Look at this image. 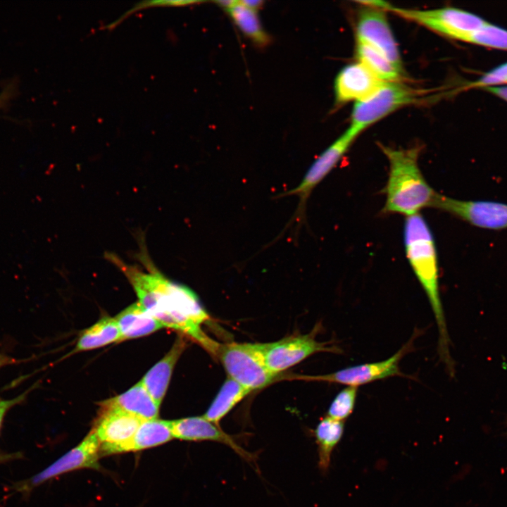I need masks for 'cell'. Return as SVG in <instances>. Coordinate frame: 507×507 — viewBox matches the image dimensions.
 Returning a JSON list of instances; mask_svg holds the SVG:
<instances>
[{"label": "cell", "mask_w": 507, "mask_h": 507, "mask_svg": "<svg viewBox=\"0 0 507 507\" xmlns=\"http://www.w3.org/2000/svg\"><path fill=\"white\" fill-rule=\"evenodd\" d=\"M107 257L127 277L138 302L163 327L187 334L211 351L215 341L208 337L201 328L209 317L190 289L168 279L146 254L142 258L144 269L123 261L114 254H108Z\"/></svg>", "instance_id": "cell-1"}, {"label": "cell", "mask_w": 507, "mask_h": 507, "mask_svg": "<svg viewBox=\"0 0 507 507\" xmlns=\"http://www.w3.org/2000/svg\"><path fill=\"white\" fill-rule=\"evenodd\" d=\"M403 242L410 265L421 284L432 309L439 331V351L442 360L452 371L449 337L439 292V270L432 232L420 213L407 216Z\"/></svg>", "instance_id": "cell-2"}, {"label": "cell", "mask_w": 507, "mask_h": 507, "mask_svg": "<svg viewBox=\"0 0 507 507\" xmlns=\"http://www.w3.org/2000/svg\"><path fill=\"white\" fill-rule=\"evenodd\" d=\"M379 146L389 164L383 212L407 217L419 213L424 208L432 207L437 193L420 169V148L393 149L382 144Z\"/></svg>", "instance_id": "cell-3"}, {"label": "cell", "mask_w": 507, "mask_h": 507, "mask_svg": "<svg viewBox=\"0 0 507 507\" xmlns=\"http://www.w3.org/2000/svg\"><path fill=\"white\" fill-rule=\"evenodd\" d=\"M211 353L219 359L228 377L252 392L268 386L278 377L265 365L261 343L215 342Z\"/></svg>", "instance_id": "cell-4"}, {"label": "cell", "mask_w": 507, "mask_h": 507, "mask_svg": "<svg viewBox=\"0 0 507 507\" xmlns=\"http://www.w3.org/2000/svg\"><path fill=\"white\" fill-rule=\"evenodd\" d=\"M427 91L414 89L401 82H384L365 99L356 102L347 129L358 137L365 128L398 108L422 101Z\"/></svg>", "instance_id": "cell-5"}, {"label": "cell", "mask_w": 507, "mask_h": 507, "mask_svg": "<svg viewBox=\"0 0 507 507\" xmlns=\"http://www.w3.org/2000/svg\"><path fill=\"white\" fill-rule=\"evenodd\" d=\"M388 10L440 35L463 42L487 23L475 14L451 7L423 11L390 6Z\"/></svg>", "instance_id": "cell-6"}, {"label": "cell", "mask_w": 507, "mask_h": 507, "mask_svg": "<svg viewBox=\"0 0 507 507\" xmlns=\"http://www.w3.org/2000/svg\"><path fill=\"white\" fill-rule=\"evenodd\" d=\"M316 331L307 334L292 335L275 342L261 344L268 369L279 375L281 372L319 352L339 353L341 349L315 339Z\"/></svg>", "instance_id": "cell-7"}, {"label": "cell", "mask_w": 507, "mask_h": 507, "mask_svg": "<svg viewBox=\"0 0 507 507\" xmlns=\"http://www.w3.org/2000/svg\"><path fill=\"white\" fill-rule=\"evenodd\" d=\"M413 339L404 344L390 358L374 363H368L347 367L332 373L318 375H298L292 377L308 381H320L337 383L347 387H357L389 377L401 375L399 363L411 349Z\"/></svg>", "instance_id": "cell-8"}, {"label": "cell", "mask_w": 507, "mask_h": 507, "mask_svg": "<svg viewBox=\"0 0 507 507\" xmlns=\"http://www.w3.org/2000/svg\"><path fill=\"white\" fill-rule=\"evenodd\" d=\"M356 137L346 130L315 160L296 187L280 194L281 196L295 195L299 197V206L294 216L295 221L300 223L302 220L312 191L336 166Z\"/></svg>", "instance_id": "cell-9"}, {"label": "cell", "mask_w": 507, "mask_h": 507, "mask_svg": "<svg viewBox=\"0 0 507 507\" xmlns=\"http://www.w3.org/2000/svg\"><path fill=\"white\" fill-rule=\"evenodd\" d=\"M432 207L449 213L485 229L507 228V204L486 201H464L437 194Z\"/></svg>", "instance_id": "cell-10"}, {"label": "cell", "mask_w": 507, "mask_h": 507, "mask_svg": "<svg viewBox=\"0 0 507 507\" xmlns=\"http://www.w3.org/2000/svg\"><path fill=\"white\" fill-rule=\"evenodd\" d=\"M356 40L372 46L402 70L397 44L384 10L363 6L357 18Z\"/></svg>", "instance_id": "cell-11"}, {"label": "cell", "mask_w": 507, "mask_h": 507, "mask_svg": "<svg viewBox=\"0 0 507 507\" xmlns=\"http://www.w3.org/2000/svg\"><path fill=\"white\" fill-rule=\"evenodd\" d=\"M142 421L121 410L102 407L92 430L100 442V453L111 454L115 448L127 442Z\"/></svg>", "instance_id": "cell-12"}, {"label": "cell", "mask_w": 507, "mask_h": 507, "mask_svg": "<svg viewBox=\"0 0 507 507\" xmlns=\"http://www.w3.org/2000/svg\"><path fill=\"white\" fill-rule=\"evenodd\" d=\"M100 446V442L92 431L77 446L35 475L26 485L34 487L59 475L79 468H98V459L101 455Z\"/></svg>", "instance_id": "cell-13"}, {"label": "cell", "mask_w": 507, "mask_h": 507, "mask_svg": "<svg viewBox=\"0 0 507 507\" xmlns=\"http://www.w3.org/2000/svg\"><path fill=\"white\" fill-rule=\"evenodd\" d=\"M384 82L360 62L348 65L335 78V102L343 104L361 101L375 92Z\"/></svg>", "instance_id": "cell-14"}, {"label": "cell", "mask_w": 507, "mask_h": 507, "mask_svg": "<svg viewBox=\"0 0 507 507\" xmlns=\"http://www.w3.org/2000/svg\"><path fill=\"white\" fill-rule=\"evenodd\" d=\"M187 345V339L183 336L177 337L170 351L140 381L159 406L168 389L175 365Z\"/></svg>", "instance_id": "cell-15"}, {"label": "cell", "mask_w": 507, "mask_h": 507, "mask_svg": "<svg viewBox=\"0 0 507 507\" xmlns=\"http://www.w3.org/2000/svg\"><path fill=\"white\" fill-rule=\"evenodd\" d=\"M103 408H117L143 420L157 418L159 406L141 382L127 392L101 403Z\"/></svg>", "instance_id": "cell-16"}, {"label": "cell", "mask_w": 507, "mask_h": 507, "mask_svg": "<svg viewBox=\"0 0 507 507\" xmlns=\"http://www.w3.org/2000/svg\"><path fill=\"white\" fill-rule=\"evenodd\" d=\"M173 438L171 420H145L133 437L127 442L115 448L111 454L143 450L168 442Z\"/></svg>", "instance_id": "cell-17"}, {"label": "cell", "mask_w": 507, "mask_h": 507, "mask_svg": "<svg viewBox=\"0 0 507 507\" xmlns=\"http://www.w3.org/2000/svg\"><path fill=\"white\" fill-rule=\"evenodd\" d=\"M115 319L120 332L121 341L143 337L164 327L138 301L120 312Z\"/></svg>", "instance_id": "cell-18"}, {"label": "cell", "mask_w": 507, "mask_h": 507, "mask_svg": "<svg viewBox=\"0 0 507 507\" xmlns=\"http://www.w3.org/2000/svg\"><path fill=\"white\" fill-rule=\"evenodd\" d=\"M344 430V422L328 416L322 418L315 430L318 446V465L323 472L330 467L333 450L341 440Z\"/></svg>", "instance_id": "cell-19"}, {"label": "cell", "mask_w": 507, "mask_h": 507, "mask_svg": "<svg viewBox=\"0 0 507 507\" xmlns=\"http://www.w3.org/2000/svg\"><path fill=\"white\" fill-rule=\"evenodd\" d=\"M252 391L227 377L208 409L203 415L219 425V422Z\"/></svg>", "instance_id": "cell-20"}, {"label": "cell", "mask_w": 507, "mask_h": 507, "mask_svg": "<svg viewBox=\"0 0 507 507\" xmlns=\"http://www.w3.org/2000/svg\"><path fill=\"white\" fill-rule=\"evenodd\" d=\"M356 56L358 62L363 64L382 81H402V70L396 68L381 53L359 40H356Z\"/></svg>", "instance_id": "cell-21"}, {"label": "cell", "mask_w": 507, "mask_h": 507, "mask_svg": "<svg viewBox=\"0 0 507 507\" xmlns=\"http://www.w3.org/2000/svg\"><path fill=\"white\" fill-rule=\"evenodd\" d=\"M226 11L237 27L255 44L264 46L270 42V37L262 27L257 11L246 6L240 1H236Z\"/></svg>", "instance_id": "cell-22"}, {"label": "cell", "mask_w": 507, "mask_h": 507, "mask_svg": "<svg viewBox=\"0 0 507 507\" xmlns=\"http://www.w3.org/2000/svg\"><path fill=\"white\" fill-rule=\"evenodd\" d=\"M119 341L121 335L115 318L105 317L80 335L75 350H91Z\"/></svg>", "instance_id": "cell-23"}, {"label": "cell", "mask_w": 507, "mask_h": 507, "mask_svg": "<svg viewBox=\"0 0 507 507\" xmlns=\"http://www.w3.org/2000/svg\"><path fill=\"white\" fill-rule=\"evenodd\" d=\"M466 42L507 50V30L487 23L481 28L471 34Z\"/></svg>", "instance_id": "cell-24"}, {"label": "cell", "mask_w": 507, "mask_h": 507, "mask_svg": "<svg viewBox=\"0 0 507 507\" xmlns=\"http://www.w3.org/2000/svg\"><path fill=\"white\" fill-rule=\"evenodd\" d=\"M357 387H346L340 391L332 400L327 416L344 421L353 412L358 392Z\"/></svg>", "instance_id": "cell-25"}, {"label": "cell", "mask_w": 507, "mask_h": 507, "mask_svg": "<svg viewBox=\"0 0 507 507\" xmlns=\"http://www.w3.org/2000/svg\"><path fill=\"white\" fill-rule=\"evenodd\" d=\"M502 83H507V63L486 73L472 85L486 88L490 87V85Z\"/></svg>", "instance_id": "cell-26"}, {"label": "cell", "mask_w": 507, "mask_h": 507, "mask_svg": "<svg viewBox=\"0 0 507 507\" xmlns=\"http://www.w3.org/2000/svg\"><path fill=\"white\" fill-rule=\"evenodd\" d=\"M25 394H23L12 399H3L0 398V428L8 411H9L13 406L23 401L25 397Z\"/></svg>", "instance_id": "cell-27"}, {"label": "cell", "mask_w": 507, "mask_h": 507, "mask_svg": "<svg viewBox=\"0 0 507 507\" xmlns=\"http://www.w3.org/2000/svg\"><path fill=\"white\" fill-rule=\"evenodd\" d=\"M485 89L507 101V87H489Z\"/></svg>", "instance_id": "cell-28"}, {"label": "cell", "mask_w": 507, "mask_h": 507, "mask_svg": "<svg viewBox=\"0 0 507 507\" xmlns=\"http://www.w3.org/2000/svg\"><path fill=\"white\" fill-rule=\"evenodd\" d=\"M244 5L246 6L252 8L254 10L258 11V9L262 6L263 1H252V0H244L240 1Z\"/></svg>", "instance_id": "cell-29"}, {"label": "cell", "mask_w": 507, "mask_h": 507, "mask_svg": "<svg viewBox=\"0 0 507 507\" xmlns=\"http://www.w3.org/2000/svg\"><path fill=\"white\" fill-rule=\"evenodd\" d=\"M14 362L15 360L12 359L11 358L5 355L0 354V368L3 366L9 365Z\"/></svg>", "instance_id": "cell-30"}, {"label": "cell", "mask_w": 507, "mask_h": 507, "mask_svg": "<svg viewBox=\"0 0 507 507\" xmlns=\"http://www.w3.org/2000/svg\"><path fill=\"white\" fill-rule=\"evenodd\" d=\"M236 1H216V3L220 5L221 7H223L225 10L230 8Z\"/></svg>", "instance_id": "cell-31"}, {"label": "cell", "mask_w": 507, "mask_h": 507, "mask_svg": "<svg viewBox=\"0 0 507 507\" xmlns=\"http://www.w3.org/2000/svg\"><path fill=\"white\" fill-rule=\"evenodd\" d=\"M8 96L9 95L8 94V93L6 92H4L0 94V107L4 106V104L6 101Z\"/></svg>", "instance_id": "cell-32"}]
</instances>
